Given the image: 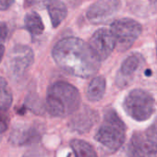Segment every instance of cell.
Segmentation results:
<instances>
[{
  "instance_id": "cell-24",
  "label": "cell",
  "mask_w": 157,
  "mask_h": 157,
  "mask_svg": "<svg viewBox=\"0 0 157 157\" xmlns=\"http://www.w3.org/2000/svg\"><path fill=\"white\" fill-rule=\"evenodd\" d=\"M4 54H5V47H4V45L0 44V62H1L3 59Z\"/></svg>"
},
{
  "instance_id": "cell-4",
  "label": "cell",
  "mask_w": 157,
  "mask_h": 157,
  "mask_svg": "<svg viewBox=\"0 0 157 157\" xmlns=\"http://www.w3.org/2000/svg\"><path fill=\"white\" fill-rule=\"evenodd\" d=\"M123 107L132 119L139 122L146 121L155 112V100L150 93L135 89L125 97Z\"/></svg>"
},
{
  "instance_id": "cell-22",
  "label": "cell",
  "mask_w": 157,
  "mask_h": 157,
  "mask_svg": "<svg viewBox=\"0 0 157 157\" xmlns=\"http://www.w3.org/2000/svg\"><path fill=\"white\" fill-rule=\"evenodd\" d=\"M14 0H0V10H7L11 7Z\"/></svg>"
},
{
  "instance_id": "cell-3",
  "label": "cell",
  "mask_w": 157,
  "mask_h": 157,
  "mask_svg": "<svg viewBox=\"0 0 157 157\" xmlns=\"http://www.w3.org/2000/svg\"><path fill=\"white\" fill-rule=\"evenodd\" d=\"M95 140L110 151H117L126 140V126L114 109H107Z\"/></svg>"
},
{
  "instance_id": "cell-17",
  "label": "cell",
  "mask_w": 157,
  "mask_h": 157,
  "mask_svg": "<svg viewBox=\"0 0 157 157\" xmlns=\"http://www.w3.org/2000/svg\"><path fill=\"white\" fill-rule=\"evenodd\" d=\"M13 101L12 94L5 78L0 77V116L7 112Z\"/></svg>"
},
{
  "instance_id": "cell-23",
  "label": "cell",
  "mask_w": 157,
  "mask_h": 157,
  "mask_svg": "<svg viewBox=\"0 0 157 157\" xmlns=\"http://www.w3.org/2000/svg\"><path fill=\"white\" fill-rule=\"evenodd\" d=\"M6 128H7V125H6L5 121L0 118V138H1L2 134L5 132Z\"/></svg>"
},
{
  "instance_id": "cell-19",
  "label": "cell",
  "mask_w": 157,
  "mask_h": 157,
  "mask_svg": "<svg viewBox=\"0 0 157 157\" xmlns=\"http://www.w3.org/2000/svg\"><path fill=\"white\" fill-rule=\"evenodd\" d=\"M22 157H47V155L42 149L35 148L27 151Z\"/></svg>"
},
{
  "instance_id": "cell-10",
  "label": "cell",
  "mask_w": 157,
  "mask_h": 157,
  "mask_svg": "<svg viewBox=\"0 0 157 157\" xmlns=\"http://www.w3.org/2000/svg\"><path fill=\"white\" fill-rule=\"evenodd\" d=\"M143 62V57L140 54L135 53L128 56L121 64L120 69L117 76V85L125 87L130 82L132 76L138 71Z\"/></svg>"
},
{
  "instance_id": "cell-11",
  "label": "cell",
  "mask_w": 157,
  "mask_h": 157,
  "mask_svg": "<svg viewBox=\"0 0 157 157\" xmlns=\"http://www.w3.org/2000/svg\"><path fill=\"white\" fill-rule=\"evenodd\" d=\"M98 113L91 108L84 107L81 112H78L71 118L69 127L72 130L85 133L88 132L98 121Z\"/></svg>"
},
{
  "instance_id": "cell-6",
  "label": "cell",
  "mask_w": 157,
  "mask_h": 157,
  "mask_svg": "<svg viewBox=\"0 0 157 157\" xmlns=\"http://www.w3.org/2000/svg\"><path fill=\"white\" fill-rule=\"evenodd\" d=\"M33 60L34 55L29 46L17 44L10 50L7 58V63L11 75L20 78L32 66Z\"/></svg>"
},
{
  "instance_id": "cell-15",
  "label": "cell",
  "mask_w": 157,
  "mask_h": 157,
  "mask_svg": "<svg viewBox=\"0 0 157 157\" xmlns=\"http://www.w3.org/2000/svg\"><path fill=\"white\" fill-rule=\"evenodd\" d=\"M24 24H25V28L29 31V33L33 36L41 35L44 30V26L41 17L35 11L29 12L25 16Z\"/></svg>"
},
{
  "instance_id": "cell-13",
  "label": "cell",
  "mask_w": 157,
  "mask_h": 157,
  "mask_svg": "<svg viewBox=\"0 0 157 157\" xmlns=\"http://www.w3.org/2000/svg\"><path fill=\"white\" fill-rule=\"evenodd\" d=\"M41 134L40 132L33 127L25 128H18L11 133V140L14 143L19 145L28 144L39 140Z\"/></svg>"
},
{
  "instance_id": "cell-12",
  "label": "cell",
  "mask_w": 157,
  "mask_h": 157,
  "mask_svg": "<svg viewBox=\"0 0 157 157\" xmlns=\"http://www.w3.org/2000/svg\"><path fill=\"white\" fill-rule=\"evenodd\" d=\"M106 82L104 77H94L90 82L86 89V96L91 102L100 101L105 93Z\"/></svg>"
},
{
  "instance_id": "cell-8",
  "label": "cell",
  "mask_w": 157,
  "mask_h": 157,
  "mask_svg": "<svg viewBox=\"0 0 157 157\" xmlns=\"http://www.w3.org/2000/svg\"><path fill=\"white\" fill-rule=\"evenodd\" d=\"M120 9V0H97L86 13L87 19L94 24H100L114 17Z\"/></svg>"
},
{
  "instance_id": "cell-20",
  "label": "cell",
  "mask_w": 157,
  "mask_h": 157,
  "mask_svg": "<svg viewBox=\"0 0 157 157\" xmlns=\"http://www.w3.org/2000/svg\"><path fill=\"white\" fill-rule=\"evenodd\" d=\"M9 34V29L5 22H0V44L6 41Z\"/></svg>"
},
{
  "instance_id": "cell-7",
  "label": "cell",
  "mask_w": 157,
  "mask_h": 157,
  "mask_svg": "<svg viewBox=\"0 0 157 157\" xmlns=\"http://www.w3.org/2000/svg\"><path fill=\"white\" fill-rule=\"evenodd\" d=\"M128 157H156L157 142L147 132L133 133L127 151Z\"/></svg>"
},
{
  "instance_id": "cell-1",
  "label": "cell",
  "mask_w": 157,
  "mask_h": 157,
  "mask_svg": "<svg viewBox=\"0 0 157 157\" xmlns=\"http://www.w3.org/2000/svg\"><path fill=\"white\" fill-rule=\"evenodd\" d=\"M52 56L64 71L83 78L95 75L101 66L100 58L90 44L76 37H67L57 42Z\"/></svg>"
},
{
  "instance_id": "cell-14",
  "label": "cell",
  "mask_w": 157,
  "mask_h": 157,
  "mask_svg": "<svg viewBox=\"0 0 157 157\" xmlns=\"http://www.w3.org/2000/svg\"><path fill=\"white\" fill-rule=\"evenodd\" d=\"M47 10L53 27L56 28L65 20L67 16V7L60 0H54L47 7Z\"/></svg>"
},
{
  "instance_id": "cell-25",
  "label": "cell",
  "mask_w": 157,
  "mask_h": 157,
  "mask_svg": "<svg viewBox=\"0 0 157 157\" xmlns=\"http://www.w3.org/2000/svg\"><path fill=\"white\" fill-rule=\"evenodd\" d=\"M151 4H157V0H150Z\"/></svg>"
},
{
  "instance_id": "cell-9",
  "label": "cell",
  "mask_w": 157,
  "mask_h": 157,
  "mask_svg": "<svg viewBox=\"0 0 157 157\" xmlns=\"http://www.w3.org/2000/svg\"><path fill=\"white\" fill-rule=\"evenodd\" d=\"M89 44L100 60H105L117 47L116 39L110 30L99 29L90 39Z\"/></svg>"
},
{
  "instance_id": "cell-21",
  "label": "cell",
  "mask_w": 157,
  "mask_h": 157,
  "mask_svg": "<svg viewBox=\"0 0 157 157\" xmlns=\"http://www.w3.org/2000/svg\"><path fill=\"white\" fill-rule=\"evenodd\" d=\"M147 134L157 142V117L154 120V122L151 124L150 128L147 130Z\"/></svg>"
},
{
  "instance_id": "cell-16",
  "label": "cell",
  "mask_w": 157,
  "mask_h": 157,
  "mask_svg": "<svg viewBox=\"0 0 157 157\" xmlns=\"http://www.w3.org/2000/svg\"><path fill=\"white\" fill-rule=\"evenodd\" d=\"M70 147L74 152L75 157H98L94 148L88 142L82 140H72Z\"/></svg>"
},
{
  "instance_id": "cell-18",
  "label": "cell",
  "mask_w": 157,
  "mask_h": 157,
  "mask_svg": "<svg viewBox=\"0 0 157 157\" xmlns=\"http://www.w3.org/2000/svg\"><path fill=\"white\" fill-rule=\"evenodd\" d=\"M53 1L54 0H26L29 6L37 9H44L45 7H48Z\"/></svg>"
},
{
  "instance_id": "cell-2",
  "label": "cell",
  "mask_w": 157,
  "mask_h": 157,
  "mask_svg": "<svg viewBox=\"0 0 157 157\" xmlns=\"http://www.w3.org/2000/svg\"><path fill=\"white\" fill-rule=\"evenodd\" d=\"M81 94L73 85L57 82L50 86L46 95V109L55 117H65L78 111Z\"/></svg>"
},
{
  "instance_id": "cell-5",
  "label": "cell",
  "mask_w": 157,
  "mask_h": 157,
  "mask_svg": "<svg viewBox=\"0 0 157 157\" xmlns=\"http://www.w3.org/2000/svg\"><path fill=\"white\" fill-rule=\"evenodd\" d=\"M116 42L117 47L123 52L131 47L141 33V25L132 19H121L115 21L110 28Z\"/></svg>"
}]
</instances>
